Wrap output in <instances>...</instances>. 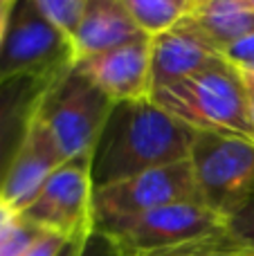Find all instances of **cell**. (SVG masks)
I'll list each match as a JSON object with an SVG mask.
<instances>
[{"instance_id": "obj_16", "label": "cell", "mask_w": 254, "mask_h": 256, "mask_svg": "<svg viewBox=\"0 0 254 256\" xmlns=\"http://www.w3.org/2000/svg\"><path fill=\"white\" fill-rule=\"evenodd\" d=\"M138 256H254V245L241 240L225 225L220 230L210 232V234L198 236V238Z\"/></svg>"}, {"instance_id": "obj_14", "label": "cell", "mask_w": 254, "mask_h": 256, "mask_svg": "<svg viewBox=\"0 0 254 256\" xmlns=\"http://www.w3.org/2000/svg\"><path fill=\"white\" fill-rule=\"evenodd\" d=\"M184 20L223 54L234 43L254 36V9L246 7L241 0H218L192 12Z\"/></svg>"}, {"instance_id": "obj_11", "label": "cell", "mask_w": 254, "mask_h": 256, "mask_svg": "<svg viewBox=\"0 0 254 256\" xmlns=\"http://www.w3.org/2000/svg\"><path fill=\"white\" fill-rule=\"evenodd\" d=\"M223 61H228V56L218 52L205 36L198 34L187 20H182L174 30L151 38L153 92Z\"/></svg>"}, {"instance_id": "obj_15", "label": "cell", "mask_w": 254, "mask_h": 256, "mask_svg": "<svg viewBox=\"0 0 254 256\" xmlns=\"http://www.w3.org/2000/svg\"><path fill=\"white\" fill-rule=\"evenodd\" d=\"M120 2L148 38L174 30L192 12L189 0H120Z\"/></svg>"}, {"instance_id": "obj_29", "label": "cell", "mask_w": 254, "mask_h": 256, "mask_svg": "<svg viewBox=\"0 0 254 256\" xmlns=\"http://www.w3.org/2000/svg\"><path fill=\"white\" fill-rule=\"evenodd\" d=\"M243 4H246V7H250V9H254V0H241Z\"/></svg>"}, {"instance_id": "obj_9", "label": "cell", "mask_w": 254, "mask_h": 256, "mask_svg": "<svg viewBox=\"0 0 254 256\" xmlns=\"http://www.w3.org/2000/svg\"><path fill=\"white\" fill-rule=\"evenodd\" d=\"M68 68L27 72L0 81V189L34 126L45 94Z\"/></svg>"}, {"instance_id": "obj_17", "label": "cell", "mask_w": 254, "mask_h": 256, "mask_svg": "<svg viewBox=\"0 0 254 256\" xmlns=\"http://www.w3.org/2000/svg\"><path fill=\"white\" fill-rule=\"evenodd\" d=\"M34 2L72 40V34H74L76 25H79L81 16H84V9L88 0H34Z\"/></svg>"}, {"instance_id": "obj_2", "label": "cell", "mask_w": 254, "mask_h": 256, "mask_svg": "<svg viewBox=\"0 0 254 256\" xmlns=\"http://www.w3.org/2000/svg\"><path fill=\"white\" fill-rule=\"evenodd\" d=\"M151 99L196 132L254 140L246 81L230 58L158 90Z\"/></svg>"}, {"instance_id": "obj_26", "label": "cell", "mask_w": 254, "mask_h": 256, "mask_svg": "<svg viewBox=\"0 0 254 256\" xmlns=\"http://www.w3.org/2000/svg\"><path fill=\"white\" fill-rule=\"evenodd\" d=\"M238 70H241V74H243V81L254 86V63H248V66H238Z\"/></svg>"}, {"instance_id": "obj_7", "label": "cell", "mask_w": 254, "mask_h": 256, "mask_svg": "<svg viewBox=\"0 0 254 256\" xmlns=\"http://www.w3.org/2000/svg\"><path fill=\"white\" fill-rule=\"evenodd\" d=\"M72 63L74 52L70 36L63 34L34 0H16L0 43V81Z\"/></svg>"}, {"instance_id": "obj_22", "label": "cell", "mask_w": 254, "mask_h": 256, "mask_svg": "<svg viewBox=\"0 0 254 256\" xmlns=\"http://www.w3.org/2000/svg\"><path fill=\"white\" fill-rule=\"evenodd\" d=\"M225 56H228L234 66H248V63H254V36L234 43L232 48L225 52Z\"/></svg>"}, {"instance_id": "obj_19", "label": "cell", "mask_w": 254, "mask_h": 256, "mask_svg": "<svg viewBox=\"0 0 254 256\" xmlns=\"http://www.w3.org/2000/svg\"><path fill=\"white\" fill-rule=\"evenodd\" d=\"M228 230L234 232L241 240L254 245V194L246 202V207H243L236 216H232L228 220Z\"/></svg>"}, {"instance_id": "obj_10", "label": "cell", "mask_w": 254, "mask_h": 256, "mask_svg": "<svg viewBox=\"0 0 254 256\" xmlns=\"http://www.w3.org/2000/svg\"><path fill=\"white\" fill-rule=\"evenodd\" d=\"M74 66L115 104L151 99V38L94 54Z\"/></svg>"}, {"instance_id": "obj_28", "label": "cell", "mask_w": 254, "mask_h": 256, "mask_svg": "<svg viewBox=\"0 0 254 256\" xmlns=\"http://www.w3.org/2000/svg\"><path fill=\"white\" fill-rule=\"evenodd\" d=\"M246 88H248V102H250V117H252V124H254V86L246 84Z\"/></svg>"}, {"instance_id": "obj_12", "label": "cell", "mask_w": 254, "mask_h": 256, "mask_svg": "<svg viewBox=\"0 0 254 256\" xmlns=\"http://www.w3.org/2000/svg\"><path fill=\"white\" fill-rule=\"evenodd\" d=\"M63 162L66 160H63L58 146L54 144L52 135L40 124L38 115H36L34 126H32L2 189H0L2 200L12 204L18 214H22L36 200V196L40 194L50 176Z\"/></svg>"}, {"instance_id": "obj_3", "label": "cell", "mask_w": 254, "mask_h": 256, "mask_svg": "<svg viewBox=\"0 0 254 256\" xmlns=\"http://www.w3.org/2000/svg\"><path fill=\"white\" fill-rule=\"evenodd\" d=\"M115 102L106 97L76 66H70L45 94L38 110L63 160L94 153Z\"/></svg>"}, {"instance_id": "obj_27", "label": "cell", "mask_w": 254, "mask_h": 256, "mask_svg": "<svg viewBox=\"0 0 254 256\" xmlns=\"http://www.w3.org/2000/svg\"><path fill=\"white\" fill-rule=\"evenodd\" d=\"M214 2H218V0H189L192 12H198V9H202V7H210V4H214ZM192 12H189V14H192Z\"/></svg>"}, {"instance_id": "obj_1", "label": "cell", "mask_w": 254, "mask_h": 256, "mask_svg": "<svg viewBox=\"0 0 254 256\" xmlns=\"http://www.w3.org/2000/svg\"><path fill=\"white\" fill-rule=\"evenodd\" d=\"M196 135L153 99L115 104L92 153L94 186L189 160Z\"/></svg>"}, {"instance_id": "obj_25", "label": "cell", "mask_w": 254, "mask_h": 256, "mask_svg": "<svg viewBox=\"0 0 254 256\" xmlns=\"http://www.w3.org/2000/svg\"><path fill=\"white\" fill-rule=\"evenodd\" d=\"M16 4V0H0V43L4 38V32H7V22L12 16V9Z\"/></svg>"}, {"instance_id": "obj_21", "label": "cell", "mask_w": 254, "mask_h": 256, "mask_svg": "<svg viewBox=\"0 0 254 256\" xmlns=\"http://www.w3.org/2000/svg\"><path fill=\"white\" fill-rule=\"evenodd\" d=\"M84 256H130V254H126L115 240L104 236L102 232L92 230V234H90L88 240H86Z\"/></svg>"}, {"instance_id": "obj_13", "label": "cell", "mask_w": 254, "mask_h": 256, "mask_svg": "<svg viewBox=\"0 0 254 256\" xmlns=\"http://www.w3.org/2000/svg\"><path fill=\"white\" fill-rule=\"evenodd\" d=\"M142 38L148 36L140 30L120 0H88L72 34L74 63Z\"/></svg>"}, {"instance_id": "obj_20", "label": "cell", "mask_w": 254, "mask_h": 256, "mask_svg": "<svg viewBox=\"0 0 254 256\" xmlns=\"http://www.w3.org/2000/svg\"><path fill=\"white\" fill-rule=\"evenodd\" d=\"M66 245H68V238H63L61 234L43 232L22 256H61V252L66 250Z\"/></svg>"}, {"instance_id": "obj_6", "label": "cell", "mask_w": 254, "mask_h": 256, "mask_svg": "<svg viewBox=\"0 0 254 256\" xmlns=\"http://www.w3.org/2000/svg\"><path fill=\"white\" fill-rule=\"evenodd\" d=\"M92 153L66 160L50 176L36 200L20 214L45 232L72 240L94 230Z\"/></svg>"}, {"instance_id": "obj_23", "label": "cell", "mask_w": 254, "mask_h": 256, "mask_svg": "<svg viewBox=\"0 0 254 256\" xmlns=\"http://www.w3.org/2000/svg\"><path fill=\"white\" fill-rule=\"evenodd\" d=\"M18 216H20V214H18L9 202H4L2 196H0V234H2V232L7 230V227L12 225V222L16 220Z\"/></svg>"}, {"instance_id": "obj_5", "label": "cell", "mask_w": 254, "mask_h": 256, "mask_svg": "<svg viewBox=\"0 0 254 256\" xmlns=\"http://www.w3.org/2000/svg\"><path fill=\"white\" fill-rule=\"evenodd\" d=\"M225 225L228 222L202 202H178L135 216L97 220L94 230L115 240L126 254L138 256L198 238Z\"/></svg>"}, {"instance_id": "obj_18", "label": "cell", "mask_w": 254, "mask_h": 256, "mask_svg": "<svg viewBox=\"0 0 254 256\" xmlns=\"http://www.w3.org/2000/svg\"><path fill=\"white\" fill-rule=\"evenodd\" d=\"M43 232L45 230H40L38 225H34V222H30L27 218L18 216L16 220L0 234V256H22Z\"/></svg>"}, {"instance_id": "obj_24", "label": "cell", "mask_w": 254, "mask_h": 256, "mask_svg": "<svg viewBox=\"0 0 254 256\" xmlns=\"http://www.w3.org/2000/svg\"><path fill=\"white\" fill-rule=\"evenodd\" d=\"M92 234V232H90ZM90 234H84V236H76V238L68 240L66 250L61 252V256H84V248H86V240H88Z\"/></svg>"}, {"instance_id": "obj_8", "label": "cell", "mask_w": 254, "mask_h": 256, "mask_svg": "<svg viewBox=\"0 0 254 256\" xmlns=\"http://www.w3.org/2000/svg\"><path fill=\"white\" fill-rule=\"evenodd\" d=\"M178 202H202L189 160L144 171L106 186H94L92 214L97 222L135 216Z\"/></svg>"}, {"instance_id": "obj_4", "label": "cell", "mask_w": 254, "mask_h": 256, "mask_svg": "<svg viewBox=\"0 0 254 256\" xmlns=\"http://www.w3.org/2000/svg\"><path fill=\"white\" fill-rule=\"evenodd\" d=\"M189 162L200 200L225 222L236 216L254 194V140L198 132Z\"/></svg>"}]
</instances>
